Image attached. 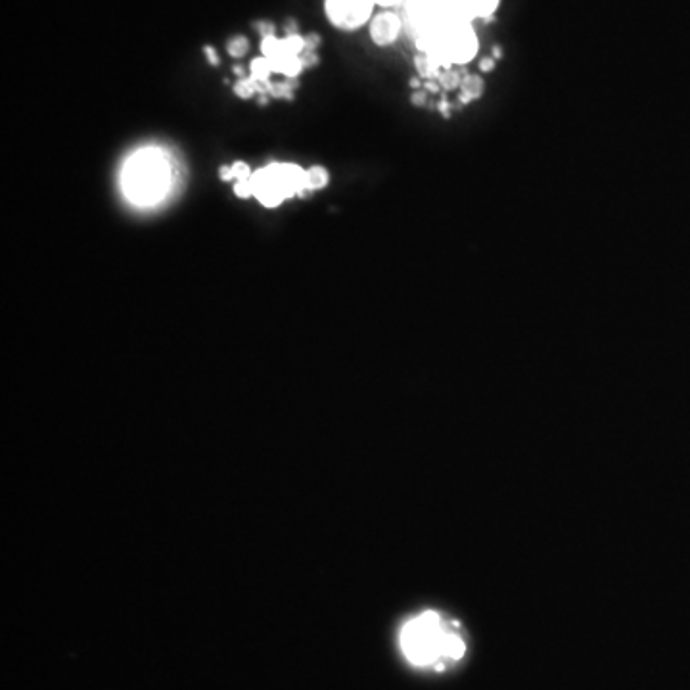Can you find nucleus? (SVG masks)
Listing matches in <instances>:
<instances>
[{
	"instance_id": "obj_1",
	"label": "nucleus",
	"mask_w": 690,
	"mask_h": 690,
	"mask_svg": "<svg viewBox=\"0 0 690 690\" xmlns=\"http://www.w3.org/2000/svg\"><path fill=\"white\" fill-rule=\"evenodd\" d=\"M399 644L405 658L416 667H443L455 664L466 654V643L455 621L439 612H422L401 629Z\"/></svg>"
},
{
	"instance_id": "obj_2",
	"label": "nucleus",
	"mask_w": 690,
	"mask_h": 690,
	"mask_svg": "<svg viewBox=\"0 0 690 690\" xmlns=\"http://www.w3.org/2000/svg\"><path fill=\"white\" fill-rule=\"evenodd\" d=\"M171 183V169L158 150H140L127 161L121 173L125 196L137 206H152L165 196Z\"/></svg>"
},
{
	"instance_id": "obj_3",
	"label": "nucleus",
	"mask_w": 690,
	"mask_h": 690,
	"mask_svg": "<svg viewBox=\"0 0 690 690\" xmlns=\"http://www.w3.org/2000/svg\"><path fill=\"white\" fill-rule=\"evenodd\" d=\"M416 43L424 56L432 58L439 68L466 64L478 52V37L470 23L445 25L426 31L416 37Z\"/></svg>"
},
{
	"instance_id": "obj_4",
	"label": "nucleus",
	"mask_w": 690,
	"mask_h": 690,
	"mask_svg": "<svg viewBox=\"0 0 690 690\" xmlns=\"http://www.w3.org/2000/svg\"><path fill=\"white\" fill-rule=\"evenodd\" d=\"M253 198L265 207L280 206L292 196H303L307 188V171L294 163H273L252 175Z\"/></svg>"
},
{
	"instance_id": "obj_5",
	"label": "nucleus",
	"mask_w": 690,
	"mask_h": 690,
	"mask_svg": "<svg viewBox=\"0 0 690 690\" xmlns=\"http://www.w3.org/2000/svg\"><path fill=\"white\" fill-rule=\"evenodd\" d=\"M374 0H326L328 20L340 29H357L372 14Z\"/></svg>"
},
{
	"instance_id": "obj_6",
	"label": "nucleus",
	"mask_w": 690,
	"mask_h": 690,
	"mask_svg": "<svg viewBox=\"0 0 690 690\" xmlns=\"http://www.w3.org/2000/svg\"><path fill=\"white\" fill-rule=\"evenodd\" d=\"M399 33H401V20H399V16H395L391 12H384V14L376 16L370 25V37L376 45H391L399 37Z\"/></svg>"
},
{
	"instance_id": "obj_7",
	"label": "nucleus",
	"mask_w": 690,
	"mask_h": 690,
	"mask_svg": "<svg viewBox=\"0 0 690 690\" xmlns=\"http://www.w3.org/2000/svg\"><path fill=\"white\" fill-rule=\"evenodd\" d=\"M330 181V175L321 165H315L313 169L307 171V188L309 190H321Z\"/></svg>"
},
{
	"instance_id": "obj_8",
	"label": "nucleus",
	"mask_w": 690,
	"mask_h": 690,
	"mask_svg": "<svg viewBox=\"0 0 690 690\" xmlns=\"http://www.w3.org/2000/svg\"><path fill=\"white\" fill-rule=\"evenodd\" d=\"M476 2V18H487L491 16L501 0H474Z\"/></svg>"
},
{
	"instance_id": "obj_9",
	"label": "nucleus",
	"mask_w": 690,
	"mask_h": 690,
	"mask_svg": "<svg viewBox=\"0 0 690 690\" xmlns=\"http://www.w3.org/2000/svg\"><path fill=\"white\" fill-rule=\"evenodd\" d=\"M253 173L250 171V167L246 165V163H234L232 167H230V181H236V183H240V181H246V179H250L252 177Z\"/></svg>"
},
{
	"instance_id": "obj_10",
	"label": "nucleus",
	"mask_w": 690,
	"mask_h": 690,
	"mask_svg": "<svg viewBox=\"0 0 690 690\" xmlns=\"http://www.w3.org/2000/svg\"><path fill=\"white\" fill-rule=\"evenodd\" d=\"M462 89L466 92V96L474 98V96H478L482 92V81L478 77H468V79H464Z\"/></svg>"
},
{
	"instance_id": "obj_11",
	"label": "nucleus",
	"mask_w": 690,
	"mask_h": 690,
	"mask_svg": "<svg viewBox=\"0 0 690 690\" xmlns=\"http://www.w3.org/2000/svg\"><path fill=\"white\" fill-rule=\"evenodd\" d=\"M246 50H248V41L246 39H234V41H230L229 45V52L234 56V58H240V56H244L246 54Z\"/></svg>"
},
{
	"instance_id": "obj_12",
	"label": "nucleus",
	"mask_w": 690,
	"mask_h": 690,
	"mask_svg": "<svg viewBox=\"0 0 690 690\" xmlns=\"http://www.w3.org/2000/svg\"><path fill=\"white\" fill-rule=\"evenodd\" d=\"M441 83L445 87H455L459 83V77H457V73H445V75H441Z\"/></svg>"
},
{
	"instance_id": "obj_13",
	"label": "nucleus",
	"mask_w": 690,
	"mask_h": 690,
	"mask_svg": "<svg viewBox=\"0 0 690 690\" xmlns=\"http://www.w3.org/2000/svg\"><path fill=\"white\" fill-rule=\"evenodd\" d=\"M403 0H374V4H380V6H397V4H401Z\"/></svg>"
},
{
	"instance_id": "obj_14",
	"label": "nucleus",
	"mask_w": 690,
	"mask_h": 690,
	"mask_svg": "<svg viewBox=\"0 0 690 690\" xmlns=\"http://www.w3.org/2000/svg\"><path fill=\"white\" fill-rule=\"evenodd\" d=\"M493 68V60H485V62H482V69H491Z\"/></svg>"
}]
</instances>
